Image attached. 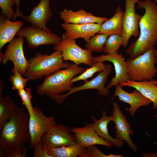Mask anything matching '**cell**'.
<instances>
[{"label": "cell", "mask_w": 157, "mask_h": 157, "mask_svg": "<svg viewBox=\"0 0 157 157\" xmlns=\"http://www.w3.org/2000/svg\"><path fill=\"white\" fill-rule=\"evenodd\" d=\"M30 115L22 107H18L10 119L0 130V157L7 154L16 148L25 149V144L29 142Z\"/></svg>", "instance_id": "cell-1"}, {"label": "cell", "mask_w": 157, "mask_h": 157, "mask_svg": "<svg viewBox=\"0 0 157 157\" xmlns=\"http://www.w3.org/2000/svg\"><path fill=\"white\" fill-rule=\"evenodd\" d=\"M138 9L144 8L145 13L139 22L140 35L137 39L125 51L130 58L143 54L157 43V4L152 0L138 1Z\"/></svg>", "instance_id": "cell-2"}, {"label": "cell", "mask_w": 157, "mask_h": 157, "mask_svg": "<svg viewBox=\"0 0 157 157\" xmlns=\"http://www.w3.org/2000/svg\"><path fill=\"white\" fill-rule=\"evenodd\" d=\"M85 69L74 63L63 69H60L46 77L43 82L37 87V94L50 97L61 95L68 92L72 87V79L81 74Z\"/></svg>", "instance_id": "cell-3"}, {"label": "cell", "mask_w": 157, "mask_h": 157, "mask_svg": "<svg viewBox=\"0 0 157 157\" xmlns=\"http://www.w3.org/2000/svg\"><path fill=\"white\" fill-rule=\"evenodd\" d=\"M28 60V67L23 76L34 80L47 77L70 64L63 60L61 53L59 51H55L50 55L37 52Z\"/></svg>", "instance_id": "cell-4"}, {"label": "cell", "mask_w": 157, "mask_h": 157, "mask_svg": "<svg viewBox=\"0 0 157 157\" xmlns=\"http://www.w3.org/2000/svg\"><path fill=\"white\" fill-rule=\"evenodd\" d=\"M155 47L143 54L127 60V71L130 80L143 81L153 79L157 73Z\"/></svg>", "instance_id": "cell-5"}, {"label": "cell", "mask_w": 157, "mask_h": 157, "mask_svg": "<svg viewBox=\"0 0 157 157\" xmlns=\"http://www.w3.org/2000/svg\"><path fill=\"white\" fill-rule=\"evenodd\" d=\"M61 38L60 43L55 46L54 49L61 52L65 61L70 60L78 65L83 63L92 65L93 57L91 51L82 49L76 44L75 40L67 38L65 34H62Z\"/></svg>", "instance_id": "cell-6"}, {"label": "cell", "mask_w": 157, "mask_h": 157, "mask_svg": "<svg viewBox=\"0 0 157 157\" xmlns=\"http://www.w3.org/2000/svg\"><path fill=\"white\" fill-rule=\"evenodd\" d=\"M29 115V143L31 148H34L41 142L44 134L56 124L55 118L46 116L41 108L37 106L34 107L33 113Z\"/></svg>", "instance_id": "cell-7"}, {"label": "cell", "mask_w": 157, "mask_h": 157, "mask_svg": "<svg viewBox=\"0 0 157 157\" xmlns=\"http://www.w3.org/2000/svg\"><path fill=\"white\" fill-rule=\"evenodd\" d=\"M16 35L25 38L28 47L33 49L42 45H57L62 40L61 38L55 33L31 26L21 28Z\"/></svg>", "instance_id": "cell-8"}, {"label": "cell", "mask_w": 157, "mask_h": 157, "mask_svg": "<svg viewBox=\"0 0 157 157\" xmlns=\"http://www.w3.org/2000/svg\"><path fill=\"white\" fill-rule=\"evenodd\" d=\"M112 70L111 65L105 64L103 70L99 72L96 76L90 81H84V83L78 87H72L69 91L63 94L57 95L50 98L56 104L62 105L66 98L77 91L89 89H95L99 90L98 94L101 95L108 96L109 93V89L105 86L108 76Z\"/></svg>", "instance_id": "cell-9"}, {"label": "cell", "mask_w": 157, "mask_h": 157, "mask_svg": "<svg viewBox=\"0 0 157 157\" xmlns=\"http://www.w3.org/2000/svg\"><path fill=\"white\" fill-rule=\"evenodd\" d=\"M24 38L20 36L14 38L10 42L4 53L0 51V62L6 65L9 60L13 63L14 68L22 75L27 70L29 64L24 53L23 45Z\"/></svg>", "instance_id": "cell-10"}, {"label": "cell", "mask_w": 157, "mask_h": 157, "mask_svg": "<svg viewBox=\"0 0 157 157\" xmlns=\"http://www.w3.org/2000/svg\"><path fill=\"white\" fill-rule=\"evenodd\" d=\"M125 8L122 19L123 31L121 35V44L127 47L131 36L136 37L139 35V22L142 16L136 13L135 6L138 0H125Z\"/></svg>", "instance_id": "cell-11"}, {"label": "cell", "mask_w": 157, "mask_h": 157, "mask_svg": "<svg viewBox=\"0 0 157 157\" xmlns=\"http://www.w3.org/2000/svg\"><path fill=\"white\" fill-rule=\"evenodd\" d=\"M46 147L56 148L76 143L71 128L60 124H55L42 137L41 141Z\"/></svg>", "instance_id": "cell-12"}, {"label": "cell", "mask_w": 157, "mask_h": 157, "mask_svg": "<svg viewBox=\"0 0 157 157\" xmlns=\"http://www.w3.org/2000/svg\"><path fill=\"white\" fill-rule=\"evenodd\" d=\"M113 106L111 116L112 121L115 124V138L125 141L130 149L134 152H137L138 148L133 142L130 136L133 134L131 124L122 113L118 103L114 101L113 102Z\"/></svg>", "instance_id": "cell-13"}, {"label": "cell", "mask_w": 157, "mask_h": 157, "mask_svg": "<svg viewBox=\"0 0 157 157\" xmlns=\"http://www.w3.org/2000/svg\"><path fill=\"white\" fill-rule=\"evenodd\" d=\"M105 61L113 63L115 72V75L112 77L110 83L106 87L107 88L109 89L113 86L130 80L127 73L126 62L121 53L114 55L102 54L99 56L93 57L92 63Z\"/></svg>", "instance_id": "cell-14"}, {"label": "cell", "mask_w": 157, "mask_h": 157, "mask_svg": "<svg viewBox=\"0 0 157 157\" xmlns=\"http://www.w3.org/2000/svg\"><path fill=\"white\" fill-rule=\"evenodd\" d=\"M50 0H40L36 6L30 11V15L22 18L30 23L31 26L40 28L49 32H51L46 26L47 22L52 15L50 4Z\"/></svg>", "instance_id": "cell-15"}, {"label": "cell", "mask_w": 157, "mask_h": 157, "mask_svg": "<svg viewBox=\"0 0 157 157\" xmlns=\"http://www.w3.org/2000/svg\"><path fill=\"white\" fill-rule=\"evenodd\" d=\"M86 126L82 127L71 128L74 133L76 143L87 148L93 145H100L110 148L113 146L100 137L90 123H84Z\"/></svg>", "instance_id": "cell-16"}, {"label": "cell", "mask_w": 157, "mask_h": 157, "mask_svg": "<svg viewBox=\"0 0 157 157\" xmlns=\"http://www.w3.org/2000/svg\"><path fill=\"white\" fill-rule=\"evenodd\" d=\"M115 86V90L112 100L115 96H117L119 100L128 104L130 106L127 108L130 115L134 117L138 109L142 106H148L152 102L138 90L135 89L131 93L127 92L124 90L119 83Z\"/></svg>", "instance_id": "cell-17"}, {"label": "cell", "mask_w": 157, "mask_h": 157, "mask_svg": "<svg viewBox=\"0 0 157 157\" xmlns=\"http://www.w3.org/2000/svg\"><path fill=\"white\" fill-rule=\"evenodd\" d=\"M101 25L96 23L76 24L64 22L61 26L65 31V34L67 38L75 40L82 38L86 42L95 34L99 33Z\"/></svg>", "instance_id": "cell-18"}, {"label": "cell", "mask_w": 157, "mask_h": 157, "mask_svg": "<svg viewBox=\"0 0 157 157\" xmlns=\"http://www.w3.org/2000/svg\"><path fill=\"white\" fill-rule=\"evenodd\" d=\"M60 18L65 23L76 24L96 23L101 24L108 18L94 15L83 9L74 11L66 8L58 13Z\"/></svg>", "instance_id": "cell-19"}, {"label": "cell", "mask_w": 157, "mask_h": 157, "mask_svg": "<svg viewBox=\"0 0 157 157\" xmlns=\"http://www.w3.org/2000/svg\"><path fill=\"white\" fill-rule=\"evenodd\" d=\"M91 117L93 122L90 124L100 137L115 147H121L124 145V141L114 138L109 134L108 125L112 121V118L111 115H107L105 110H102L101 116L99 119H96L94 116H91Z\"/></svg>", "instance_id": "cell-20"}, {"label": "cell", "mask_w": 157, "mask_h": 157, "mask_svg": "<svg viewBox=\"0 0 157 157\" xmlns=\"http://www.w3.org/2000/svg\"><path fill=\"white\" fill-rule=\"evenodd\" d=\"M119 84L122 87L127 86L137 90L151 101L153 109L157 108V79L143 81L129 80Z\"/></svg>", "instance_id": "cell-21"}, {"label": "cell", "mask_w": 157, "mask_h": 157, "mask_svg": "<svg viewBox=\"0 0 157 157\" xmlns=\"http://www.w3.org/2000/svg\"><path fill=\"white\" fill-rule=\"evenodd\" d=\"M24 25L21 21L12 22L1 14L0 15V50L10 42Z\"/></svg>", "instance_id": "cell-22"}, {"label": "cell", "mask_w": 157, "mask_h": 157, "mask_svg": "<svg viewBox=\"0 0 157 157\" xmlns=\"http://www.w3.org/2000/svg\"><path fill=\"white\" fill-rule=\"evenodd\" d=\"M124 12L121 7L118 6L113 16L101 25L98 33L106 34L108 35L112 34L121 35L123 31L122 19Z\"/></svg>", "instance_id": "cell-23"}, {"label": "cell", "mask_w": 157, "mask_h": 157, "mask_svg": "<svg viewBox=\"0 0 157 157\" xmlns=\"http://www.w3.org/2000/svg\"><path fill=\"white\" fill-rule=\"evenodd\" d=\"M46 147L48 153L51 157H80L86 148L76 143L60 147Z\"/></svg>", "instance_id": "cell-24"}, {"label": "cell", "mask_w": 157, "mask_h": 157, "mask_svg": "<svg viewBox=\"0 0 157 157\" xmlns=\"http://www.w3.org/2000/svg\"><path fill=\"white\" fill-rule=\"evenodd\" d=\"M18 107L10 96L6 95L2 97L0 95V130L10 119Z\"/></svg>", "instance_id": "cell-25"}, {"label": "cell", "mask_w": 157, "mask_h": 157, "mask_svg": "<svg viewBox=\"0 0 157 157\" xmlns=\"http://www.w3.org/2000/svg\"><path fill=\"white\" fill-rule=\"evenodd\" d=\"M108 36L106 34H99L94 35L86 42L85 49L91 51L102 52L104 51V45Z\"/></svg>", "instance_id": "cell-26"}, {"label": "cell", "mask_w": 157, "mask_h": 157, "mask_svg": "<svg viewBox=\"0 0 157 157\" xmlns=\"http://www.w3.org/2000/svg\"><path fill=\"white\" fill-rule=\"evenodd\" d=\"M122 46L121 35L112 34L108 37L104 48L105 53L114 55L118 53L119 48Z\"/></svg>", "instance_id": "cell-27"}, {"label": "cell", "mask_w": 157, "mask_h": 157, "mask_svg": "<svg viewBox=\"0 0 157 157\" xmlns=\"http://www.w3.org/2000/svg\"><path fill=\"white\" fill-rule=\"evenodd\" d=\"M105 64L103 62H99L93 63L90 68L86 70L77 76L73 78L71 80V83H74L80 80H86L92 77L96 73L102 71L104 68Z\"/></svg>", "instance_id": "cell-28"}, {"label": "cell", "mask_w": 157, "mask_h": 157, "mask_svg": "<svg viewBox=\"0 0 157 157\" xmlns=\"http://www.w3.org/2000/svg\"><path fill=\"white\" fill-rule=\"evenodd\" d=\"M11 72L13 74L10 76V81L12 85V89L18 91L24 88L30 79L28 77L25 78H23L22 73L14 67L12 69Z\"/></svg>", "instance_id": "cell-29"}, {"label": "cell", "mask_w": 157, "mask_h": 157, "mask_svg": "<svg viewBox=\"0 0 157 157\" xmlns=\"http://www.w3.org/2000/svg\"><path fill=\"white\" fill-rule=\"evenodd\" d=\"M17 94L21 99L22 104L25 106L29 115L33 112L34 107L31 102V88L30 87L22 89L17 91Z\"/></svg>", "instance_id": "cell-30"}, {"label": "cell", "mask_w": 157, "mask_h": 157, "mask_svg": "<svg viewBox=\"0 0 157 157\" xmlns=\"http://www.w3.org/2000/svg\"><path fill=\"white\" fill-rule=\"evenodd\" d=\"M122 155H116L110 153L106 155L102 153L96 146V145L90 146L83 151L80 157H122Z\"/></svg>", "instance_id": "cell-31"}, {"label": "cell", "mask_w": 157, "mask_h": 157, "mask_svg": "<svg viewBox=\"0 0 157 157\" xmlns=\"http://www.w3.org/2000/svg\"><path fill=\"white\" fill-rule=\"evenodd\" d=\"M16 0H0V7L3 16L10 19L13 18L15 13L13 8Z\"/></svg>", "instance_id": "cell-32"}, {"label": "cell", "mask_w": 157, "mask_h": 157, "mask_svg": "<svg viewBox=\"0 0 157 157\" xmlns=\"http://www.w3.org/2000/svg\"><path fill=\"white\" fill-rule=\"evenodd\" d=\"M34 157H51L48 154L47 147L40 142L34 148Z\"/></svg>", "instance_id": "cell-33"}, {"label": "cell", "mask_w": 157, "mask_h": 157, "mask_svg": "<svg viewBox=\"0 0 157 157\" xmlns=\"http://www.w3.org/2000/svg\"><path fill=\"white\" fill-rule=\"evenodd\" d=\"M28 148L22 149L19 148L14 149L8 154L6 157H26Z\"/></svg>", "instance_id": "cell-34"}, {"label": "cell", "mask_w": 157, "mask_h": 157, "mask_svg": "<svg viewBox=\"0 0 157 157\" xmlns=\"http://www.w3.org/2000/svg\"><path fill=\"white\" fill-rule=\"evenodd\" d=\"M21 0H16L15 4L16 6V11L15 13V14L12 19L13 20H16L17 17H23L24 15L21 12L20 10L19 4Z\"/></svg>", "instance_id": "cell-35"}, {"label": "cell", "mask_w": 157, "mask_h": 157, "mask_svg": "<svg viewBox=\"0 0 157 157\" xmlns=\"http://www.w3.org/2000/svg\"><path fill=\"white\" fill-rule=\"evenodd\" d=\"M156 55L157 56V49L156 50Z\"/></svg>", "instance_id": "cell-36"}, {"label": "cell", "mask_w": 157, "mask_h": 157, "mask_svg": "<svg viewBox=\"0 0 157 157\" xmlns=\"http://www.w3.org/2000/svg\"><path fill=\"white\" fill-rule=\"evenodd\" d=\"M155 117L157 119V114L155 115Z\"/></svg>", "instance_id": "cell-37"}, {"label": "cell", "mask_w": 157, "mask_h": 157, "mask_svg": "<svg viewBox=\"0 0 157 157\" xmlns=\"http://www.w3.org/2000/svg\"><path fill=\"white\" fill-rule=\"evenodd\" d=\"M155 1L156 2V3H157V0H155Z\"/></svg>", "instance_id": "cell-38"}]
</instances>
